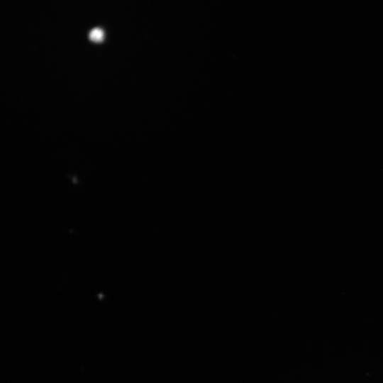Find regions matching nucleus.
Listing matches in <instances>:
<instances>
[{
    "mask_svg": "<svg viewBox=\"0 0 383 383\" xmlns=\"http://www.w3.org/2000/svg\"><path fill=\"white\" fill-rule=\"evenodd\" d=\"M89 38L95 43L101 42L104 39V32L99 28H94L89 33Z\"/></svg>",
    "mask_w": 383,
    "mask_h": 383,
    "instance_id": "obj_1",
    "label": "nucleus"
}]
</instances>
